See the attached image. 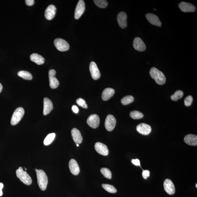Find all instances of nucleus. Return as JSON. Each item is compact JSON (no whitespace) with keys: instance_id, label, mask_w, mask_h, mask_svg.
<instances>
[{"instance_id":"obj_1","label":"nucleus","mask_w":197,"mask_h":197,"mask_svg":"<svg viewBox=\"0 0 197 197\" xmlns=\"http://www.w3.org/2000/svg\"><path fill=\"white\" fill-rule=\"evenodd\" d=\"M150 75L158 85H162L165 83L166 79L165 75L157 68H152L150 70Z\"/></svg>"},{"instance_id":"obj_2","label":"nucleus","mask_w":197,"mask_h":197,"mask_svg":"<svg viewBox=\"0 0 197 197\" xmlns=\"http://www.w3.org/2000/svg\"><path fill=\"white\" fill-rule=\"evenodd\" d=\"M37 182L39 187L42 191H45L47 188L48 184V179L45 172L42 170L35 169Z\"/></svg>"},{"instance_id":"obj_3","label":"nucleus","mask_w":197,"mask_h":197,"mask_svg":"<svg viewBox=\"0 0 197 197\" xmlns=\"http://www.w3.org/2000/svg\"><path fill=\"white\" fill-rule=\"evenodd\" d=\"M16 173L17 177L24 184L27 185V186L32 184V178L27 174L26 171H23L22 167L19 168L17 170Z\"/></svg>"},{"instance_id":"obj_4","label":"nucleus","mask_w":197,"mask_h":197,"mask_svg":"<svg viewBox=\"0 0 197 197\" xmlns=\"http://www.w3.org/2000/svg\"><path fill=\"white\" fill-rule=\"evenodd\" d=\"M25 111L23 108L18 107L15 109L12 116L11 124L14 126L20 122L24 114Z\"/></svg>"},{"instance_id":"obj_5","label":"nucleus","mask_w":197,"mask_h":197,"mask_svg":"<svg viewBox=\"0 0 197 197\" xmlns=\"http://www.w3.org/2000/svg\"><path fill=\"white\" fill-rule=\"evenodd\" d=\"M54 44L56 48L61 52H65L69 49V44L64 39L57 38L55 39Z\"/></svg>"},{"instance_id":"obj_6","label":"nucleus","mask_w":197,"mask_h":197,"mask_svg":"<svg viewBox=\"0 0 197 197\" xmlns=\"http://www.w3.org/2000/svg\"><path fill=\"white\" fill-rule=\"evenodd\" d=\"M116 124V120L114 116L111 115H107L105 122V126L108 131H111L113 130Z\"/></svg>"},{"instance_id":"obj_7","label":"nucleus","mask_w":197,"mask_h":197,"mask_svg":"<svg viewBox=\"0 0 197 197\" xmlns=\"http://www.w3.org/2000/svg\"><path fill=\"white\" fill-rule=\"evenodd\" d=\"M56 72L54 69H51L49 72V85L51 88L55 89L57 88L59 85V82L55 77Z\"/></svg>"},{"instance_id":"obj_8","label":"nucleus","mask_w":197,"mask_h":197,"mask_svg":"<svg viewBox=\"0 0 197 197\" xmlns=\"http://www.w3.org/2000/svg\"><path fill=\"white\" fill-rule=\"evenodd\" d=\"M85 9V2L83 0H80L77 5L75 13V18L78 20L83 14Z\"/></svg>"},{"instance_id":"obj_9","label":"nucleus","mask_w":197,"mask_h":197,"mask_svg":"<svg viewBox=\"0 0 197 197\" xmlns=\"http://www.w3.org/2000/svg\"><path fill=\"white\" fill-rule=\"evenodd\" d=\"M87 122L91 128H96L98 127L100 124V119L97 115L92 114L88 118Z\"/></svg>"},{"instance_id":"obj_10","label":"nucleus","mask_w":197,"mask_h":197,"mask_svg":"<svg viewBox=\"0 0 197 197\" xmlns=\"http://www.w3.org/2000/svg\"><path fill=\"white\" fill-rule=\"evenodd\" d=\"M164 187L166 192L169 195H173L175 192V186L170 179H167L164 181Z\"/></svg>"},{"instance_id":"obj_11","label":"nucleus","mask_w":197,"mask_h":197,"mask_svg":"<svg viewBox=\"0 0 197 197\" xmlns=\"http://www.w3.org/2000/svg\"><path fill=\"white\" fill-rule=\"evenodd\" d=\"M90 71L92 78L97 80L100 78V73L97 67V65L94 62L92 61L90 65Z\"/></svg>"},{"instance_id":"obj_12","label":"nucleus","mask_w":197,"mask_h":197,"mask_svg":"<svg viewBox=\"0 0 197 197\" xmlns=\"http://www.w3.org/2000/svg\"><path fill=\"white\" fill-rule=\"evenodd\" d=\"M137 131L140 134L148 135L152 131V128L150 125L144 123H140L136 128Z\"/></svg>"},{"instance_id":"obj_13","label":"nucleus","mask_w":197,"mask_h":197,"mask_svg":"<svg viewBox=\"0 0 197 197\" xmlns=\"http://www.w3.org/2000/svg\"><path fill=\"white\" fill-rule=\"evenodd\" d=\"M179 6L181 11L184 12H193L196 10V7L194 5L184 2L180 3Z\"/></svg>"},{"instance_id":"obj_14","label":"nucleus","mask_w":197,"mask_h":197,"mask_svg":"<svg viewBox=\"0 0 197 197\" xmlns=\"http://www.w3.org/2000/svg\"><path fill=\"white\" fill-rule=\"evenodd\" d=\"M95 148L96 151L99 154L104 156L108 155L109 151L107 146L101 143H97L95 144Z\"/></svg>"},{"instance_id":"obj_15","label":"nucleus","mask_w":197,"mask_h":197,"mask_svg":"<svg viewBox=\"0 0 197 197\" xmlns=\"http://www.w3.org/2000/svg\"><path fill=\"white\" fill-rule=\"evenodd\" d=\"M133 45L134 48L139 52H143L146 49L144 43L139 37H136L134 39L133 41Z\"/></svg>"},{"instance_id":"obj_16","label":"nucleus","mask_w":197,"mask_h":197,"mask_svg":"<svg viewBox=\"0 0 197 197\" xmlns=\"http://www.w3.org/2000/svg\"><path fill=\"white\" fill-rule=\"evenodd\" d=\"M56 11V7L53 5H50L45 10V17L48 20H52L55 15Z\"/></svg>"},{"instance_id":"obj_17","label":"nucleus","mask_w":197,"mask_h":197,"mask_svg":"<svg viewBox=\"0 0 197 197\" xmlns=\"http://www.w3.org/2000/svg\"><path fill=\"white\" fill-rule=\"evenodd\" d=\"M127 16L125 13L124 12H121L118 14L117 20L118 24L121 28L124 29L126 28L127 26Z\"/></svg>"},{"instance_id":"obj_18","label":"nucleus","mask_w":197,"mask_h":197,"mask_svg":"<svg viewBox=\"0 0 197 197\" xmlns=\"http://www.w3.org/2000/svg\"><path fill=\"white\" fill-rule=\"evenodd\" d=\"M146 17L152 25L156 26H161L162 22L156 15L153 14L148 13L146 15Z\"/></svg>"},{"instance_id":"obj_19","label":"nucleus","mask_w":197,"mask_h":197,"mask_svg":"<svg viewBox=\"0 0 197 197\" xmlns=\"http://www.w3.org/2000/svg\"><path fill=\"white\" fill-rule=\"evenodd\" d=\"M54 108L52 101L47 97L44 99L43 114L44 115H47L51 112Z\"/></svg>"},{"instance_id":"obj_20","label":"nucleus","mask_w":197,"mask_h":197,"mask_svg":"<svg viewBox=\"0 0 197 197\" xmlns=\"http://www.w3.org/2000/svg\"><path fill=\"white\" fill-rule=\"evenodd\" d=\"M69 167L70 171L73 175H77L80 172V168L76 161L73 159L70 160Z\"/></svg>"},{"instance_id":"obj_21","label":"nucleus","mask_w":197,"mask_h":197,"mask_svg":"<svg viewBox=\"0 0 197 197\" xmlns=\"http://www.w3.org/2000/svg\"><path fill=\"white\" fill-rule=\"evenodd\" d=\"M71 134L73 140L77 144L81 143L83 141V138L79 131L76 128H73L71 131Z\"/></svg>"},{"instance_id":"obj_22","label":"nucleus","mask_w":197,"mask_h":197,"mask_svg":"<svg viewBox=\"0 0 197 197\" xmlns=\"http://www.w3.org/2000/svg\"><path fill=\"white\" fill-rule=\"evenodd\" d=\"M184 141L188 145L196 146L197 145V136L192 134L186 135L184 138Z\"/></svg>"},{"instance_id":"obj_23","label":"nucleus","mask_w":197,"mask_h":197,"mask_svg":"<svg viewBox=\"0 0 197 197\" xmlns=\"http://www.w3.org/2000/svg\"><path fill=\"white\" fill-rule=\"evenodd\" d=\"M114 93L113 89L109 88L104 89L102 93V99L104 101L108 100L114 95Z\"/></svg>"},{"instance_id":"obj_24","label":"nucleus","mask_w":197,"mask_h":197,"mask_svg":"<svg viewBox=\"0 0 197 197\" xmlns=\"http://www.w3.org/2000/svg\"><path fill=\"white\" fill-rule=\"evenodd\" d=\"M30 59L31 60L38 65L43 64L45 62L44 58L37 54H33L31 55Z\"/></svg>"},{"instance_id":"obj_25","label":"nucleus","mask_w":197,"mask_h":197,"mask_svg":"<svg viewBox=\"0 0 197 197\" xmlns=\"http://www.w3.org/2000/svg\"><path fill=\"white\" fill-rule=\"evenodd\" d=\"M18 75V76L21 77L25 80H31L32 78V75L29 72L26 71H19Z\"/></svg>"},{"instance_id":"obj_26","label":"nucleus","mask_w":197,"mask_h":197,"mask_svg":"<svg viewBox=\"0 0 197 197\" xmlns=\"http://www.w3.org/2000/svg\"><path fill=\"white\" fill-rule=\"evenodd\" d=\"M56 134L54 133L49 134L46 137L44 140V145H48L52 143L53 140L55 137Z\"/></svg>"},{"instance_id":"obj_27","label":"nucleus","mask_w":197,"mask_h":197,"mask_svg":"<svg viewBox=\"0 0 197 197\" xmlns=\"http://www.w3.org/2000/svg\"><path fill=\"white\" fill-rule=\"evenodd\" d=\"M184 96L183 92L181 90H177L175 92V93L171 96V99L173 101H177L179 99L182 98Z\"/></svg>"},{"instance_id":"obj_28","label":"nucleus","mask_w":197,"mask_h":197,"mask_svg":"<svg viewBox=\"0 0 197 197\" xmlns=\"http://www.w3.org/2000/svg\"><path fill=\"white\" fill-rule=\"evenodd\" d=\"M134 101V98L131 95H128L123 97L121 100V103L123 105H127L131 104Z\"/></svg>"},{"instance_id":"obj_29","label":"nucleus","mask_w":197,"mask_h":197,"mask_svg":"<svg viewBox=\"0 0 197 197\" xmlns=\"http://www.w3.org/2000/svg\"><path fill=\"white\" fill-rule=\"evenodd\" d=\"M102 186L104 189L109 193H114L117 192V190L112 185L103 184H102Z\"/></svg>"},{"instance_id":"obj_30","label":"nucleus","mask_w":197,"mask_h":197,"mask_svg":"<svg viewBox=\"0 0 197 197\" xmlns=\"http://www.w3.org/2000/svg\"><path fill=\"white\" fill-rule=\"evenodd\" d=\"M130 116L133 119H138L143 118V114L140 111H133L130 113Z\"/></svg>"},{"instance_id":"obj_31","label":"nucleus","mask_w":197,"mask_h":197,"mask_svg":"<svg viewBox=\"0 0 197 197\" xmlns=\"http://www.w3.org/2000/svg\"><path fill=\"white\" fill-rule=\"evenodd\" d=\"M100 172L104 177L107 179H111L112 178V174L110 171L107 168H102L100 169Z\"/></svg>"},{"instance_id":"obj_32","label":"nucleus","mask_w":197,"mask_h":197,"mask_svg":"<svg viewBox=\"0 0 197 197\" xmlns=\"http://www.w3.org/2000/svg\"><path fill=\"white\" fill-rule=\"evenodd\" d=\"M94 3L97 6L100 8H105L107 6V2L106 0H95Z\"/></svg>"},{"instance_id":"obj_33","label":"nucleus","mask_w":197,"mask_h":197,"mask_svg":"<svg viewBox=\"0 0 197 197\" xmlns=\"http://www.w3.org/2000/svg\"><path fill=\"white\" fill-rule=\"evenodd\" d=\"M76 103L78 105L81 106L84 109H87L88 107L85 101L82 98H78L76 100Z\"/></svg>"},{"instance_id":"obj_34","label":"nucleus","mask_w":197,"mask_h":197,"mask_svg":"<svg viewBox=\"0 0 197 197\" xmlns=\"http://www.w3.org/2000/svg\"><path fill=\"white\" fill-rule=\"evenodd\" d=\"M193 100V97L191 95L188 96L186 97L184 100L185 105L187 107L191 105L192 103Z\"/></svg>"},{"instance_id":"obj_35","label":"nucleus","mask_w":197,"mask_h":197,"mask_svg":"<svg viewBox=\"0 0 197 197\" xmlns=\"http://www.w3.org/2000/svg\"><path fill=\"white\" fill-rule=\"evenodd\" d=\"M142 175L144 179H146L150 176V171L148 170H143Z\"/></svg>"},{"instance_id":"obj_36","label":"nucleus","mask_w":197,"mask_h":197,"mask_svg":"<svg viewBox=\"0 0 197 197\" xmlns=\"http://www.w3.org/2000/svg\"><path fill=\"white\" fill-rule=\"evenodd\" d=\"M131 162L132 163L136 166H140V161L138 159H132L131 160Z\"/></svg>"},{"instance_id":"obj_37","label":"nucleus","mask_w":197,"mask_h":197,"mask_svg":"<svg viewBox=\"0 0 197 197\" xmlns=\"http://www.w3.org/2000/svg\"><path fill=\"white\" fill-rule=\"evenodd\" d=\"M25 3L27 6H32L35 3L34 0H26Z\"/></svg>"},{"instance_id":"obj_38","label":"nucleus","mask_w":197,"mask_h":197,"mask_svg":"<svg viewBox=\"0 0 197 197\" xmlns=\"http://www.w3.org/2000/svg\"><path fill=\"white\" fill-rule=\"evenodd\" d=\"M72 109L73 112L75 113H78V112L79 109L78 107L75 105H73L72 107Z\"/></svg>"},{"instance_id":"obj_39","label":"nucleus","mask_w":197,"mask_h":197,"mask_svg":"<svg viewBox=\"0 0 197 197\" xmlns=\"http://www.w3.org/2000/svg\"><path fill=\"white\" fill-rule=\"evenodd\" d=\"M3 188V184L2 183H0V191L2 190Z\"/></svg>"},{"instance_id":"obj_40","label":"nucleus","mask_w":197,"mask_h":197,"mask_svg":"<svg viewBox=\"0 0 197 197\" xmlns=\"http://www.w3.org/2000/svg\"><path fill=\"white\" fill-rule=\"evenodd\" d=\"M3 88V87L2 85V84L0 83V93L2 91V89Z\"/></svg>"},{"instance_id":"obj_41","label":"nucleus","mask_w":197,"mask_h":197,"mask_svg":"<svg viewBox=\"0 0 197 197\" xmlns=\"http://www.w3.org/2000/svg\"><path fill=\"white\" fill-rule=\"evenodd\" d=\"M3 195V192L2 190L0 191V196H2Z\"/></svg>"},{"instance_id":"obj_42","label":"nucleus","mask_w":197,"mask_h":197,"mask_svg":"<svg viewBox=\"0 0 197 197\" xmlns=\"http://www.w3.org/2000/svg\"><path fill=\"white\" fill-rule=\"evenodd\" d=\"M77 146L78 147L79 146L78 144H77Z\"/></svg>"},{"instance_id":"obj_43","label":"nucleus","mask_w":197,"mask_h":197,"mask_svg":"<svg viewBox=\"0 0 197 197\" xmlns=\"http://www.w3.org/2000/svg\"><path fill=\"white\" fill-rule=\"evenodd\" d=\"M196 188H197V183H196Z\"/></svg>"},{"instance_id":"obj_44","label":"nucleus","mask_w":197,"mask_h":197,"mask_svg":"<svg viewBox=\"0 0 197 197\" xmlns=\"http://www.w3.org/2000/svg\"><path fill=\"white\" fill-rule=\"evenodd\" d=\"M26 170H27L26 169V168H25V171H26Z\"/></svg>"}]
</instances>
